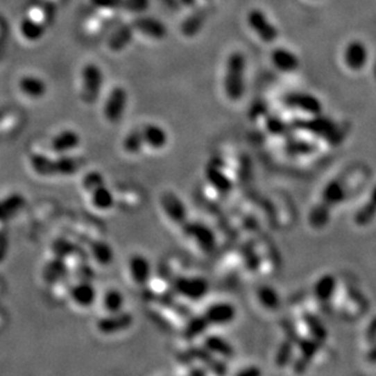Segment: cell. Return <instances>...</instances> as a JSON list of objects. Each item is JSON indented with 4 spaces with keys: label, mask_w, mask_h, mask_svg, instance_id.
<instances>
[{
    "label": "cell",
    "mask_w": 376,
    "mask_h": 376,
    "mask_svg": "<svg viewBox=\"0 0 376 376\" xmlns=\"http://www.w3.org/2000/svg\"><path fill=\"white\" fill-rule=\"evenodd\" d=\"M3 290H4V287H3V282H0V295H1Z\"/></svg>",
    "instance_id": "f6af8a7d"
},
{
    "label": "cell",
    "mask_w": 376,
    "mask_h": 376,
    "mask_svg": "<svg viewBox=\"0 0 376 376\" xmlns=\"http://www.w3.org/2000/svg\"><path fill=\"white\" fill-rule=\"evenodd\" d=\"M245 69L246 60L239 51L229 55L224 77V90L229 99L237 101L243 98L245 92Z\"/></svg>",
    "instance_id": "6da1fadb"
},
{
    "label": "cell",
    "mask_w": 376,
    "mask_h": 376,
    "mask_svg": "<svg viewBox=\"0 0 376 376\" xmlns=\"http://www.w3.org/2000/svg\"><path fill=\"white\" fill-rule=\"evenodd\" d=\"M273 64L275 65L277 69L282 72H293L298 69L300 61L296 58V55L291 53L290 50L277 48L274 50L272 54Z\"/></svg>",
    "instance_id": "484cf974"
},
{
    "label": "cell",
    "mask_w": 376,
    "mask_h": 376,
    "mask_svg": "<svg viewBox=\"0 0 376 376\" xmlns=\"http://www.w3.org/2000/svg\"><path fill=\"white\" fill-rule=\"evenodd\" d=\"M339 289V282L332 274H325L319 277L313 289V293L323 307H327L334 301V297Z\"/></svg>",
    "instance_id": "e0dca14e"
},
{
    "label": "cell",
    "mask_w": 376,
    "mask_h": 376,
    "mask_svg": "<svg viewBox=\"0 0 376 376\" xmlns=\"http://www.w3.org/2000/svg\"><path fill=\"white\" fill-rule=\"evenodd\" d=\"M159 205L164 219L176 228H182L188 222V211L178 195L164 191L160 196Z\"/></svg>",
    "instance_id": "3957f363"
},
{
    "label": "cell",
    "mask_w": 376,
    "mask_h": 376,
    "mask_svg": "<svg viewBox=\"0 0 376 376\" xmlns=\"http://www.w3.org/2000/svg\"><path fill=\"white\" fill-rule=\"evenodd\" d=\"M148 6V0H123L122 8L130 12H142L146 10Z\"/></svg>",
    "instance_id": "ab89813d"
},
{
    "label": "cell",
    "mask_w": 376,
    "mask_h": 376,
    "mask_svg": "<svg viewBox=\"0 0 376 376\" xmlns=\"http://www.w3.org/2000/svg\"><path fill=\"white\" fill-rule=\"evenodd\" d=\"M92 4L99 10L100 14H114L122 8L123 0H92Z\"/></svg>",
    "instance_id": "8d00e7d4"
},
{
    "label": "cell",
    "mask_w": 376,
    "mask_h": 376,
    "mask_svg": "<svg viewBox=\"0 0 376 376\" xmlns=\"http://www.w3.org/2000/svg\"><path fill=\"white\" fill-rule=\"evenodd\" d=\"M132 35H133V27H128V26L119 27V30L114 31V35L110 37V50L116 51V53L122 51L130 43Z\"/></svg>",
    "instance_id": "4dcf8cb0"
},
{
    "label": "cell",
    "mask_w": 376,
    "mask_h": 376,
    "mask_svg": "<svg viewBox=\"0 0 376 376\" xmlns=\"http://www.w3.org/2000/svg\"><path fill=\"white\" fill-rule=\"evenodd\" d=\"M90 207L96 212L106 213L116 207V196L114 189L109 188L106 184L87 194Z\"/></svg>",
    "instance_id": "2e32d148"
},
{
    "label": "cell",
    "mask_w": 376,
    "mask_h": 376,
    "mask_svg": "<svg viewBox=\"0 0 376 376\" xmlns=\"http://www.w3.org/2000/svg\"><path fill=\"white\" fill-rule=\"evenodd\" d=\"M28 167L40 178H54L56 174V159L46 150H33L28 155Z\"/></svg>",
    "instance_id": "9c48e42d"
},
{
    "label": "cell",
    "mask_w": 376,
    "mask_h": 376,
    "mask_svg": "<svg viewBox=\"0 0 376 376\" xmlns=\"http://www.w3.org/2000/svg\"><path fill=\"white\" fill-rule=\"evenodd\" d=\"M58 177H71L77 173L82 167V161L72 154L55 156Z\"/></svg>",
    "instance_id": "83f0119b"
},
{
    "label": "cell",
    "mask_w": 376,
    "mask_h": 376,
    "mask_svg": "<svg viewBox=\"0 0 376 376\" xmlns=\"http://www.w3.org/2000/svg\"><path fill=\"white\" fill-rule=\"evenodd\" d=\"M343 58L348 69L352 71H359L366 66V60H368V50L366 45L358 40H353L347 45Z\"/></svg>",
    "instance_id": "7402d4cb"
},
{
    "label": "cell",
    "mask_w": 376,
    "mask_h": 376,
    "mask_svg": "<svg viewBox=\"0 0 376 376\" xmlns=\"http://www.w3.org/2000/svg\"><path fill=\"white\" fill-rule=\"evenodd\" d=\"M258 301L261 302L263 307L267 308V309H273L277 306V292L272 290V287H264L262 290H259L257 293Z\"/></svg>",
    "instance_id": "d590c367"
},
{
    "label": "cell",
    "mask_w": 376,
    "mask_h": 376,
    "mask_svg": "<svg viewBox=\"0 0 376 376\" xmlns=\"http://www.w3.org/2000/svg\"><path fill=\"white\" fill-rule=\"evenodd\" d=\"M128 104V94L122 87H116L110 92L103 106L104 119L109 123L116 124L123 117Z\"/></svg>",
    "instance_id": "ba28073f"
},
{
    "label": "cell",
    "mask_w": 376,
    "mask_h": 376,
    "mask_svg": "<svg viewBox=\"0 0 376 376\" xmlns=\"http://www.w3.org/2000/svg\"><path fill=\"white\" fill-rule=\"evenodd\" d=\"M74 248H74V243L69 241V240L58 239L50 245L49 257L64 261L65 258L67 257L69 253L74 251Z\"/></svg>",
    "instance_id": "836d02e7"
},
{
    "label": "cell",
    "mask_w": 376,
    "mask_h": 376,
    "mask_svg": "<svg viewBox=\"0 0 376 376\" xmlns=\"http://www.w3.org/2000/svg\"><path fill=\"white\" fill-rule=\"evenodd\" d=\"M127 277L132 285L139 289H145L153 277V267L148 257L140 253H134L128 258L126 266Z\"/></svg>",
    "instance_id": "8992f818"
},
{
    "label": "cell",
    "mask_w": 376,
    "mask_h": 376,
    "mask_svg": "<svg viewBox=\"0 0 376 376\" xmlns=\"http://www.w3.org/2000/svg\"><path fill=\"white\" fill-rule=\"evenodd\" d=\"M40 3H44V4H48L50 6H56L59 4L61 0H40Z\"/></svg>",
    "instance_id": "7bdbcfd3"
},
{
    "label": "cell",
    "mask_w": 376,
    "mask_h": 376,
    "mask_svg": "<svg viewBox=\"0 0 376 376\" xmlns=\"http://www.w3.org/2000/svg\"><path fill=\"white\" fill-rule=\"evenodd\" d=\"M139 129L143 137L145 150L161 151L167 146L169 134L166 132V129L162 128L159 124L146 123Z\"/></svg>",
    "instance_id": "4fadbf2b"
},
{
    "label": "cell",
    "mask_w": 376,
    "mask_h": 376,
    "mask_svg": "<svg viewBox=\"0 0 376 376\" xmlns=\"http://www.w3.org/2000/svg\"><path fill=\"white\" fill-rule=\"evenodd\" d=\"M6 323H8V318H6V311L0 307V330L6 327Z\"/></svg>",
    "instance_id": "b9f144b4"
},
{
    "label": "cell",
    "mask_w": 376,
    "mask_h": 376,
    "mask_svg": "<svg viewBox=\"0 0 376 376\" xmlns=\"http://www.w3.org/2000/svg\"><path fill=\"white\" fill-rule=\"evenodd\" d=\"M88 248L85 250L90 263H94L96 267H109L114 261V250L109 243L103 239H95L93 241L87 243Z\"/></svg>",
    "instance_id": "5bb4252c"
},
{
    "label": "cell",
    "mask_w": 376,
    "mask_h": 376,
    "mask_svg": "<svg viewBox=\"0 0 376 376\" xmlns=\"http://www.w3.org/2000/svg\"><path fill=\"white\" fill-rule=\"evenodd\" d=\"M172 290L177 296L182 297L184 300L195 301L206 293L207 284L203 280V277H177L174 279Z\"/></svg>",
    "instance_id": "30bf717a"
},
{
    "label": "cell",
    "mask_w": 376,
    "mask_h": 376,
    "mask_svg": "<svg viewBox=\"0 0 376 376\" xmlns=\"http://www.w3.org/2000/svg\"><path fill=\"white\" fill-rule=\"evenodd\" d=\"M54 6H50L38 1L35 6H31L30 9L27 10L26 16L30 17L31 20L38 22L40 25L48 27L50 22L54 20Z\"/></svg>",
    "instance_id": "f1b7e54d"
},
{
    "label": "cell",
    "mask_w": 376,
    "mask_h": 376,
    "mask_svg": "<svg viewBox=\"0 0 376 376\" xmlns=\"http://www.w3.org/2000/svg\"><path fill=\"white\" fill-rule=\"evenodd\" d=\"M19 89L26 98L31 100H40L46 93V85L44 80L40 78L38 76L27 74V76H24L19 82Z\"/></svg>",
    "instance_id": "cb8c5ba5"
},
{
    "label": "cell",
    "mask_w": 376,
    "mask_h": 376,
    "mask_svg": "<svg viewBox=\"0 0 376 376\" xmlns=\"http://www.w3.org/2000/svg\"><path fill=\"white\" fill-rule=\"evenodd\" d=\"M103 87V71L96 64H87L80 72V98L85 104H93L99 98Z\"/></svg>",
    "instance_id": "7a4b0ae2"
},
{
    "label": "cell",
    "mask_w": 376,
    "mask_h": 376,
    "mask_svg": "<svg viewBox=\"0 0 376 376\" xmlns=\"http://www.w3.org/2000/svg\"><path fill=\"white\" fill-rule=\"evenodd\" d=\"M121 146H122L124 154L129 155V156H138V155L143 154L145 146H144L143 137L140 133V129L129 132L122 140Z\"/></svg>",
    "instance_id": "f546056e"
},
{
    "label": "cell",
    "mask_w": 376,
    "mask_h": 376,
    "mask_svg": "<svg viewBox=\"0 0 376 376\" xmlns=\"http://www.w3.org/2000/svg\"><path fill=\"white\" fill-rule=\"evenodd\" d=\"M98 298L99 295L92 280H74L69 289L67 301L76 309L87 311L98 302Z\"/></svg>",
    "instance_id": "5b68a950"
},
{
    "label": "cell",
    "mask_w": 376,
    "mask_h": 376,
    "mask_svg": "<svg viewBox=\"0 0 376 376\" xmlns=\"http://www.w3.org/2000/svg\"><path fill=\"white\" fill-rule=\"evenodd\" d=\"M134 318L126 309L112 314H104L95 322V330L103 336H114L127 332L133 325Z\"/></svg>",
    "instance_id": "277c9868"
},
{
    "label": "cell",
    "mask_w": 376,
    "mask_h": 376,
    "mask_svg": "<svg viewBox=\"0 0 376 376\" xmlns=\"http://www.w3.org/2000/svg\"><path fill=\"white\" fill-rule=\"evenodd\" d=\"M4 35V25H3V22L0 21V38Z\"/></svg>",
    "instance_id": "ee69618b"
},
{
    "label": "cell",
    "mask_w": 376,
    "mask_h": 376,
    "mask_svg": "<svg viewBox=\"0 0 376 376\" xmlns=\"http://www.w3.org/2000/svg\"><path fill=\"white\" fill-rule=\"evenodd\" d=\"M183 238L185 241L191 243L194 248H198V251H206L210 253L213 248L214 243V237L211 234L210 229L201 224H188V222L184 224Z\"/></svg>",
    "instance_id": "8fae6325"
},
{
    "label": "cell",
    "mask_w": 376,
    "mask_h": 376,
    "mask_svg": "<svg viewBox=\"0 0 376 376\" xmlns=\"http://www.w3.org/2000/svg\"><path fill=\"white\" fill-rule=\"evenodd\" d=\"M45 30H46V27L40 25L35 21L31 20L30 17H27V16H25V19L21 21V35L28 42L40 40L44 35Z\"/></svg>",
    "instance_id": "1f68e13d"
},
{
    "label": "cell",
    "mask_w": 376,
    "mask_h": 376,
    "mask_svg": "<svg viewBox=\"0 0 376 376\" xmlns=\"http://www.w3.org/2000/svg\"><path fill=\"white\" fill-rule=\"evenodd\" d=\"M22 126V116L19 111L0 112V137H10L17 133Z\"/></svg>",
    "instance_id": "4316f807"
},
{
    "label": "cell",
    "mask_w": 376,
    "mask_h": 376,
    "mask_svg": "<svg viewBox=\"0 0 376 376\" xmlns=\"http://www.w3.org/2000/svg\"><path fill=\"white\" fill-rule=\"evenodd\" d=\"M114 191L116 196V206L119 205L122 208L134 211L142 207L144 203V195L139 189L130 185H119Z\"/></svg>",
    "instance_id": "ac0fdd59"
},
{
    "label": "cell",
    "mask_w": 376,
    "mask_h": 376,
    "mask_svg": "<svg viewBox=\"0 0 376 376\" xmlns=\"http://www.w3.org/2000/svg\"><path fill=\"white\" fill-rule=\"evenodd\" d=\"M98 302L104 314H112L123 311L126 297L119 289L110 287L100 295Z\"/></svg>",
    "instance_id": "44dd1931"
},
{
    "label": "cell",
    "mask_w": 376,
    "mask_h": 376,
    "mask_svg": "<svg viewBox=\"0 0 376 376\" xmlns=\"http://www.w3.org/2000/svg\"><path fill=\"white\" fill-rule=\"evenodd\" d=\"M80 134L72 129H64L53 135L46 143V151L54 156L72 154L80 148Z\"/></svg>",
    "instance_id": "52a82bcc"
},
{
    "label": "cell",
    "mask_w": 376,
    "mask_h": 376,
    "mask_svg": "<svg viewBox=\"0 0 376 376\" xmlns=\"http://www.w3.org/2000/svg\"><path fill=\"white\" fill-rule=\"evenodd\" d=\"M85 32L89 35H98L104 28V21L101 19V16L95 15L94 17H90L85 21Z\"/></svg>",
    "instance_id": "f35d334b"
},
{
    "label": "cell",
    "mask_w": 376,
    "mask_h": 376,
    "mask_svg": "<svg viewBox=\"0 0 376 376\" xmlns=\"http://www.w3.org/2000/svg\"><path fill=\"white\" fill-rule=\"evenodd\" d=\"M205 322L211 325H224L232 323L235 318V308L229 303H218L210 307L203 316Z\"/></svg>",
    "instance_id": "603a6c76"
},
{
    "label": "cell",
    "mask_w": 376,
    "mask_h": 376,
    "mask_svg": "<svg viewBox=\"0 0 376 376\" xmlns=\"http://www.w3.org/2000/svg\"><path fill=\"white\" fill-rule=\"evenodd\" d=\"M106 184L104 174L100 173L99 171H89L85 173V176L80 179V188L83 190V193L87 195L90 191H93L96 188H99L101 185Z\"/></svg>",
    "instance_id": "d6a6232c"
},
{
    "label": "cell",
    "mask_w": 376,
    "mask_h": 376,
    "mask_svg": "<svg viewBox=\"0 0 376 376\" xmlns=\"http://www.w3.org/2000/svg\"><path fill=\"white\" fill-rule=\"evenodd\" d=\"M248 22L250 27L253 28L258 37L266 42V43H273L274 40H277V31L272 22H269L266 14L263 11L255 10L250 11L248 15Z\"/></svg>",
    "instance_id": "7c38bea8"
},
{
    "label": "cell",
    "mask_w": 376,
    "mask_h": 376,
    "mask_svg": "<svg viewBox=\"0 0 376 376\" xmlns=\"http://www.w3.org/2000/svg\"><path fill=\"white\" fill-rule=\"evenodd\" d=\"M376 218V185L371 189L366 203L353 214V223L359 228L369 227Z\"/></svg>",
    "instance_id": "d6986e66"
},
{
    "label": "cell",
    "mask_w": 376,
    "mask_h": 376,
    "mask_svg": "<svg viewBox=\"0 0 376 376\" xmlns=\"http://www.w3.org/2000/svg\"><path fill=\"white\" fill-rule=\"evenodd\" d=\"M69 275V269L66 267L64 261L56 259V258H48V261L44 263V266L42 268L40 277L42 280L50 287L54 282H58L60 279Z\"/></svg>",
    "instance_id": "d4e9b609"
},
{
    "label": "cell",
    "mask_w": 376,
    "mask_h": 376,
    "mask_svg": "<svg viewBox=\"0 0 376 376\" xmlns=\"http://www.w3.org/2000/svg\"><path fill=\"white\" fill-rule=\"evenodd\" d=\"M284 104L291 109L300 110L305 114L317 116L322 112L321 101L311 94L305 93H292L284 98Z\"/></svg>",
    "instance_id": "9a60e30c"
},
{
    "label": "cell",
    "mask_w": 376,
    "mask_h": 376,
    "mask_svg": "<svg viewBox=\"0 0 376 376\" xmlns=\"http://www.w3.org/2000/svg\"><path fill=\"white\" fill-rule=\"evenodd\" d=\"M6 250H8V240L3 232H0V262L3 261V258L6 257Z\"/></svg>",
    "instance_id": "60d3db41"
},
{
    "label": "cell",
    "mask_w": 376,
    "mask_h": 376,
    "mask_svg": "<svg viewBox=\"0 0 376 376\" xmlns=\"http://www.w3.org/2000/svg\"><path fill=\"white\" fill-rule=\"evenodd\" d=\"M133 30L155 40H162L167 35L166 26L153 17H139L133 22Z\"/></svg>",
    "instance_id": "ffe728a7"
},
{
    "label": "cell",
    "mask_w": 376,
    "mask_h": 376,
    "mask_svg": "<svg viewBox=\"0 0 376 376\" xmlns=\"http://www.w3.org/2000/svg\"><path fill=\"white\" fill-rule=\"evenodd\" d=\"M203 20H205V14H203V12H196V14H194L193 16H190L188 20L184 22L183 27H182L184 35H195V33L201 28Z\"/></svg>",
    "instance_id": "74e56055"
},
{
    "label": "cell",
    "mask_w": 376,
    "mask_h": 376,
    "mask_svg": "<svg viewBox=\"0 0 376 376\" xmlns=\"http://www.w3.org/2000/svg\"><path fill=\"white\" fill-rule=\"evenodd\" d=\"M212 337L213 339H210L206 341V348H208L214 354H221L223 358H229L233 354V348L232 346H229L227 342L224 340H218L214 336Z\"/></svg>",
    "instance_id": "e575fe53"
}]
</instances>
